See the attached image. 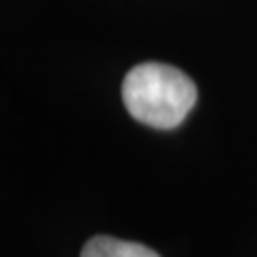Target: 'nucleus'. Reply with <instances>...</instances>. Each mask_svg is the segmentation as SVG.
I'll return each instance as SVG.
<instances>
[{
  "label": "nucleus",
  "instance_id": "nucleus-2",
  "mask_svg": "<svg viewBox=\"0 0 257 257\" xmlns=\"http://www.w3.org/2000/svg\"><path fill=\"white\" fill-rule=\"evenodd\" d=\"M82 257H159L152 248L111 236H94L82 248Z\"/></svg>",
  "mask_w": 257,
  "mask_h": 257
},
{
  "label": "nucleus",
  "instance_id": "nucleus-1",
  "mask_svg": "<svg viewBox=\"0 0 257 257\" xmlns=\"http://www.w3.org/2000/svg\"><path fill=\"white\" fill-rule=\"evenodd\" d=\"M122 101L135 120L155 126H178L197 101V88L180 69L163 62L133 67L122 82Z\"/></svg>",
  "mask_w": 257,
  "mask_h": 257
}]
</instances>
